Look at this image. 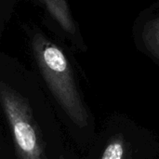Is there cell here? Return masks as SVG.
<instances>
[{
    "mask_svg": "<svg viewBox=\"0 0 159 159\" xmlns=\"http://www.w3.org/2000/svg\"><path fill=\"white\" fill-rule=\"evenodd\" d=\"M33 51L48 86L61 106L75 125L86 127L88 114L62 50L41 34H36L33 38Z\"/></svg>",
    "mask_w": 159,
    "mask_h": 159,
    "instance_id": "1",
    "label": "cell"
},
{
    "mask_svg": "<svg viewBox=\"0 0 159 159\" xmlns=\"http://www.w3.org/2000/svg\"><path fill=\"white\" fill-rule=\"evenodd\" d=\"M0 96L20 159H47L28 102L4 82Z\"/></svg>",
    "mask_w": 159,
    "mask_h": 159,
    "instance_id": "2",
    "label": "cell"
},
{
    "mask_svg": "<svg viewBox=\"0 0 159 159\" xmlns=\"http://www.w3.org/2000/svg\"><path fill=\"white\" fill-rule=\"evenodd\" d=\"M48 9L51 16L68 33L75 34V27L72 20L66 0H41Z\"/></svg>",
    "mask_w": 159,
    "mask_h": 159,
    "instance_id": "3",
    "label": "cell"
},
{
    "mask_svg": "<svg viewBox=\"0 0 159 159\" xmlns=\"http://www.w3.org/2000/svg\"><path fill=\"white\" fill-rule=\"evenodd\" d=\"M143 38L148 48L159 58V19L147 23L144 28Z\"/></svg>",
    "mask_w": 159,
    "mask_h": 159,
    "instance_id": "4",
    "label": "cell"
},
{
    "mask_svg": "<svg viewBox=\"0 0 159 159\" xmlns=\"http://www.w3.org/2000/svg\"><path fill=\"white\" fill-rule=\"evenodd\" d=\"M124 154L123 143L119 140L114 141L105 149L102 159H122Z\"/></svg>",
    "mask_w": 159,
    "mask_h": 159,
    "instance_id": "5",
    "label": "cell"
}]
</instances>
